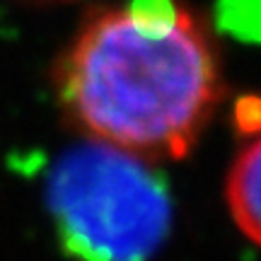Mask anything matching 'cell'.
Instances as JSON below:
<instances>
[{"label":"cell","instance_id":"1","mask_svg":"<svg viewBox=\"0 0 261 261\" xmlns=\"http://www.w3.org/2000/svg\"><path fill=\"white\" fill-rule=\"evenodd\" d=\"M65 116L112 148L162 162L196 148L223 97L208 29L179 0H126L92 12L54 70Z\"/></svg>","mask_w":261,"mask_h":261},{"label":"cell","instance_id":"4","mask_svg":"<svg viewBox=\"0 0 261 261\" xmlns=\"http://www.w3.org/2000/svg\"><path fill=\"white\" fill-rule=\"evenodd\" d=\"M37 3H80V0H37Z\"/></svg>","mask_w":261,"mask_h":261},{"label":"cell","instance_id":"2","mask_svg":"<svg viewBox=\"0 0 261 261\" xmlns=\"http://www.w3.org/2000/svg\"><path fill=\"white\" fill-rule=\"evenodd\" d=\"M46 203L75 261H150L172 230V194L155 162L97 140L56 160Z\"/></svg>","mask_w":261,"mask_h":261},{"label":"cell","instance_id":"3","mask_svg":"<svg viewBox=\"0 0 261 261\" xmlns=\"http://www.w3.org/2000/svg\"><path fill=\"white\" fill-rule=\"evenodd\" d=\"M225 203L237 230L261 247V130L237 152L225 177Z\"/></svg>","mask_w":261,"mask_h":261}]
</instances>
